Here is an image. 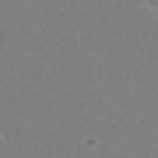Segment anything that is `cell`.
Wrapping results in <instances>:
<instances>
[{"mask_svg": "<svg viewBox=\"0 0 158 158\" xmlns=\"http://www.w3.org/2000/svg\"><path fill=\"white\" fill-rule=\"evenodd\" d=\"M141 4H144V7H148V11H151V14L158 18V0H141Z\"/></svg>", "mask_w": 158, "mask_h": 158, "instance_id": "6da1fadb", "label": "cell"}]
</instances>
